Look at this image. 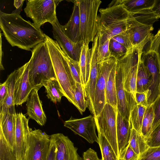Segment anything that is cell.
Listing matches in <instances>:
<instances>
[{"instance_id": "obj_14", "label": "cell", "mask_w": 160, "mask_h": 160, "mask_svg": "<svg viewBox=\"0 0 160 160\" xmlns=\"http://www.w3.org/2000/svg\"><path fill=\"white\" fill-rule=\"evenodd\" d=\"M29 62L17 69L15 85L14 102L15 105H22L26 102L33 88L29 76Z\"/></svg>"}, {"instance_id": "obj_3", "label": "cell", "mask_w": 160, "mask_h": 160, "mask_svg": "<svg viewBox=\"0 0 160 160\" xmlns=\"http://www.w3.org/2000/svg\"><path fill=\"white\" fill-rule=\"evenodd\" d=\"M45 43L48 51L56 78L58 82L64 96L78 109L73 91L75 89L76 82L71 73L63 51L55 40L45 34Z\"/></svg>"}, {"instance_id": "obj_50", "label": "cell", "mask_w": 160, "mask_h": 160, "mask_svg": "<svg viewBox=\"0 0 160 160\" xmlns=\"http://www.w3.org/2000/svg\"><path fill=\"white\" fill-rule=\"evenodd\" d=\"M152 11L160 18V0H155L151 9Z\"/></svg>"}, {"instance_id": "obj_34", "label": "cell", "mask_w": 160, "mask_h": 160, "mask_svg": "<svg viewBox=\"0 0 160 160\" xmlns=\"http://www.w3.org/2000/svg\"><path fill=\"white\" fill-rule=\"evenodd\" d=\"M98 144L100 149L102 160H118L110 144L106 138L101 134H98Z\"/></svg>"}, {"instance_id": "obj_5", "label": "cell", "mask_w": 160, "mask_h": 160, "mask_svg": "<svg viewBox=\"0 0 160 160\" xmlns=\"http://www.w3.org/2000/svg\"><path fill=\"white\" fill-rule=\"evenodd\" d=\"M80 13V43L89 44L98 33V15L100 0H77Z\"/></svg>"}, {"instance_id": "obj_39", "label": "cell", "mask_w": 160, "mask_h": 160, "mask_svg": "<svg viewBox=\"0 0 160 160\" xmlns=\"http://www.w3.org/2000/svg\"><path fill=\"white\" fill-rule=\"evenodd\" d=\"M110 39L108 40L102 44L98 45L97 58L98 64L108 60L112 57L109 49Z\"/></svg>"}, {"instance_id": "obj_38", "label": "cell", "mask_w": 160, "mask_h": 160, "mask_svg": "<svg viewBox=\"0 0 160 160\" xmlns=\"http://www.w3.org/2000/svg\"><path fill=\"white\" fill-rule=\"evenodd\" d=\"M63 52L64 56L69 65L72 75L76 82L82 84L79 62L72 59Z\"/></svg>"}, {"instance_id": "obj_29", "label": "cell", "mask_w": 160, "mask_h": 160, "mask_svg": "<svg viewBox=\"0 0 160 160\" xmlns=\"http://www.w3.org/2000/svg\"><path fill=\"white\" fill-rule=\"evenodd\" d=\"M160 18L154 13L151 9H146L130 13V19L133 22L142 24L153 26L154 22Z\"/></svg>"}, {"instance_id": "obj_13", "label": "cell", "mask_w": 160, "mask_h": 160, "mask_svg": "<svg viewBox=\"0 0 160 160\" xmlns=\"http://www.w3.org/2000/svg\"><path fill=\"white\" fill-rule=\"evenodd\" d=\"M64 126L76 134L82 137L88 142L93 143L96 142L98 144L99 139L96 129V125L94 116L92 115L80 119L72 117L64 122Z\"/></svg>"}, {"instance_id": "obj_10", "label": "cell", "mask_w": 160, "mask_h": 160, "mask_svg": "<svg viewBox=\"0 0 160 160\" xmlns=\"http://www.w3.org/2000/svg\"><path fill=\"white\" fill-rule=\"evenodd\" d=\"M117 63V60L112 57L99 64V70L96 85L93 102L94 117L98 116L106 104L105 90L110 73Z\"/></svg>"}, {"instance_id": "obj_43", "label": "cell", "mask_w": 160, "mask_h": 160, "mask_svg": "<svg viewBox=\"0 0 160 160\" xmlns=\"http://www.w3.org/2000/svg\"><path fill=\"white\" fill-rule=\"evenodd\" d=\"M148 50L156 52L160 61V29L157 34L153 36L150 42Z\"/></svg>"}, {"instance_id": "obj_40", "label": "cell", "mask_w": 160, "mask_h": 160, "mask_svg": "<svg viewBox=\"0 0 160 160\" xmlns=\"http://www.w3.org/2000/svg\"><path fill=\"white\" fill-rule=\"evenodd\" d=\"M139 160H160V146L149 147L140 156Z\"/></svg>"}, {"instance_id": "obj_20", "label": "cell", "mask_w": 160, "mask_h": 160, "mask_svg": "<svg viewBox=\"0 0 160 160\" xmlns=\"http://www.w3.org/2000/svg\"><path fill=\"white\" fill-rule=\"evenodd\" d=\"M115 79L117 110L122 117L130 121V108L128 92L124 88L121 71L117 63Z\"/></svg>"}, {"instance_id": "obj_47", "label": "cell", "mask_w": 160, "mask_h": 160, "mask_svg": "<svg viewBox=\"0 0 160 160\" xmlns=\"http://www.w3.org/2000/svg\"><path fill=\"white\" fill-rule=\"evenodd\" d=\"M81 160H102L99 159L96 152L93 149L89 148L84 152Z\"/></svg>"}, {"instance_id": "obj_31", "label": "cell", "mask_w": 160, "mask_h": 160, "mask_svg": "<svg viewBox=\"0 0 160 160\" xmlns=\"http://www.w3.org/2000/svg\"><path fill=\"white\" fill-rule=\"evenodd\" d=\"M155 0H121L122 3L130 13L151 9Z\"/></svg>"}, {"instance_id": "obj_6", "label": "cell", "mask_w": 160, "mask_h": 160, "mask_svg": "<svg viewBox=\"0 0 160 160\" xmlns=\"http://www.w3.org/2000/svg\"><path fill=\"white\" fill-rule=\"evenodd\" d=\"M148 42L133 46L128 50L125 55L117 60V64L121 71L124 88L135 98L138 65L143 48Z\"/></svg>"}, {"instance_id": "obj_15", "label": "cell", "mask_w": 160, "mask_h": 160, "mask_svg": "<svg viewBox=\"0 0 160 160\" xmlns=\"http://www.w3.org/2000/svg\"><path fill=\"white\" fill-rule=\"evenodd\" d=\"M15 131L16 155L17 160H23L26 151V143L30 132L28 119L22 112L16 114Z\"/></svg>"}, {"instance_id": "obj_17", "label": "cell", "mask_w": 160, "mask_h": 160, "mask_svg": "<svg viewBox=\"0 0 160 160\" xmlns=\"http://www.w3.org/2000/svg\"><path fill=\"white\" fill-rule=\"evenodd\" d=\"M56 147V160H81L78 149L68 136L57 133L51 135Z\"/></svg>"}, {"instance_id": "obj_2", "label": "cell", "mask_w": 160, "mask_h": 160, "mask_svg": "<svg viewBox=\"0 0 160 160\" xmlns=\"http://www.w3.org/2000/svg\"><path fill=\"white\" fill-rule=\"evenodd\" d=\"M98 15V45L123 32L127 28L130 13L122 3L121 0L112 1L105 8H100Z\"/></svg>"}, {"instance_id": "obj_41", "label": "cell", "mask_w": 160, "mask_h": 160, "mask_svg": "<svg viewBox=\"0 0 160 160\" xmlns=\"http://www.w3.org/2000/svg\"><path fill=\"white\" fill-rule=\"evenodd\" d=\"M146 141L149 147L160 146V124L152 130Z\"/></svg>"}, {"instance_id": "obj_49", "label": "cell", "mask_w": 160, "mask_h": 160, "mask_svg": "<svg viewBox=\"0 0 160 160\" xmlns=\"http://www.w3.org/2000/svg\"><path fill=\"white\" fill-rule=\"evenodd\" d=\"M8 93V87L6 81L0 85V107L2 106L5 100Z\"/></svg>"}, {"instance_id": "obj_23", "label": "cell", "mask_w": 160, "mask_h": 160, "mask_svg": "<svg viewBox=\"0 0 160 160\" xmlns=\"http://www.w3.org/2000/svg\"><path fill=\"white\" fill-rule=\"evenodd\" d=\"M132 128L130 121L122 117L117 110V135L119 158L122 151L129 144Z\"/></svg>"}, {"instance_id": "obj_21", "label": "cell", "mask_w": 160, "mask_h": 160, "mask_svg": "<svg viewBox=\"0 0 160 160\" xmlns=\"http://www.w3.org/2000/svg\"><path fill=\"white\" fill-rule=\"evenodd\" d=\"M0 131L16 155L15 131L16 113L0 111Z\"/></svg>"}, {"instance_id": "obj_19", "label": "cell", "mask_w": 160, "mask_h": 160, "mask_svg": "<svg viewBox=\"0 0 160 160\" xmlns=\"http://www.w3.org/2000/svg\"><path fill=\"white\" fill-rule=\"evenodd\" d=\"M39 89L35 87L31 91L26 101L27 114L29 118L43 126L46 122L47 118L43 109L42 102L38 95V91Z\"/></svg>"}, {"instance_id": "obj_8", "label": "cell", "mask_w": 160, "mask_h": 160, "mask_svg": "<svg viewBox=\"0 0 160 160\" xmlns=\"http://www.w3.org/2000/svg\"><path fill=\"white\" fill-rule=\"evenodd\" d=\"M58 1L54 0H28L24 11L38 28L45 23L51 24L56 20V7Z\"/></svg>"}, {"instance_id": "obj_26", "label": "cell", "mask_w": 160, "mask_h": 160, "mask_svg": "<svg viewBox=\"0 0 160 160\" xmlns=\"http://www.w3.org/2000/svg\"><path fill=\"white\" fill-rule=\"evenodd\" d=\"M88 45L82 44L79 61L81 82L83 89L88 82L90 74V48Z\"/></svg>"}, {"instance_id": "obj_45", "label": "cell", "mask_w": 160, "mask_h": 160, "mask_svg": "<svg viewBox=\"0 0 160 160\" xmlns=\"http://www.w3.org/2000/svg\"><path fill=\"white\" fill-rule=\"evenodd\" d=\"M111 38L119 42L125 46L128 50L133 47L128 36L125 32L120 33Z\"/></svg>"}, {"instance_id": "obj_22", "label": "cell", "mask_w": 160, "mask_h": 160, "mask_svg": "<svg viewBox=\"0 0 160 160\" xmlns=\"http://www.w3.org/2000/svg\"><path fill=\"white\" fill-rule=\"evenodd\" d=\"M73 2V11L70 19L66 24L61 27L64 34L70 39L74 43H80L79 10L77 0Z\"/></svg>"}, {"instance_id": "obj_33", "label": "cell", "mask_w": 160, "mask_h": 160, "mask_svg": "<svg viewBox=\"0 0 160 160\" xmlns=\"http://www.w3.org/2000/svg\"><path fill=\"white\" fill-rule=\"evenodd\" d=\"M154 118V110L152 104L146 108L142 124L141 134L146 139L152 132Z\"/></svg>"}, {"instance_id": "obj_32", "label": "cell", "mask_w": 160, "mask_h": 160, "mask_svg": "<svg viewBox=\"0 0 160 160\" xmlns=\"http://www.w3.org/2000/svg\"><path fill=\"white\" fill-rule=\"evenodd\" d=\"M43 86L45 88L47 98L54 103L60 102L62 97L64 96L56 78L49 80Z\"/></svg>"}, {"instance_id": "obj_42", "label": "cell", "mask_w": 160, "mask_h": 160, "mask_svg": "<svg viewBox=\"0 0 160 160\" xmlns=\"http://www.w3.org/2000/svg\"><path fill=\"white\" fill-rule=\"evenodd\" d=\"M139 158L128 144L121 153L119 160H139Z\"/></svg>"}, {"instance_id": "obj_35", "label": "cell", "mask_w": 160, "mask_h": 160, "mask_svg": "<svg viewBox=\"0 0 160 160\" xmlns=\"http://www.w3.org/2000/svg\"><path fill=\"white\" fill-rule=\"evenodd\" d=\"M0 160H17L16 155L1 131H0Z\"/></svg>"}, {"instance_id": "obj_25", "label": "cell", "mask_w": 160, "mask_h": 160, "mask_svg": "<svg viewBox=\"0 0 160 160\" xmlns=\"http://www.w3.org/2000/svg\"><path fill=\"white\" fill-rule=\"evenodd\" d=\"M152 83V79L151 74L140 60L137 74L136 92H145L146 93Z\"/></svg>"}, {"instance_id": "obj_11", "label": "cell", "mask_w": 160, "mask_h": 160, "mask_svg": "<svg viewBox=\"0 0 160 160\" xmlns=\"http://www.w3.org/2000/svg\"><path fill=\"white\" fill-rule=\"evenodd\" d=\"M140 60L152 77V83L147 97L148 102L152 103L160 95V61L157 53L150 50L142 51Z\"/></svg>"}, {"instance_id": "obj_51", "label": "cell", "mask_w": 160, "mask_h": 160, "mask_svg": "<svg viewBox=\"0 0 160 160\" xmlns=\"http://www.w3.org/2000/svg\"><path fill=\"white\" fill-rule=\"evenodd\" d=\"M24 0H14V5L16 9L12 12L20 14Z\"/></svg>"}, {"instance_id": "obj_24", "label": "cell", "mask_w": 160, "mask_h": 160, "mask_svg": "<svg viewBox=\"0 0 160 160\" xmlns=\"http://www.w3.org/2000/svg\"><path fill=\"white\" fill-rule=\"evenodd\" d=\"M17 74V69L15 70L8 76L6 81L8 87L6 98L2 106L0 111H6L12 113H16L14 102L15 85Z\"/></svg>"}, {"instance_id": "obj_44", "label": "cell", "mask_w": 160, "mask_h": 160, "mask_svg": "<svg viewBox=\"0 0 160 160\" xmlns=\"http://www.w3.org/2000/svg\"><path fill=\"white\" fill-rule=\"evenodd\" d=\"M152 104L154 113L152 127V130L158 125L160 124V95Z\"/></svg>"}, {"instance_id": "obj_52", "label": "cell", "mask_w": 160, "mask_h": 160, "mask_svg": "<svg viewBox=\"0 0 160 160\" xmlns=\"http://www.w3.org/2000/svg\"><path fill=\"white\" fill-rule=\"evenodd\" d=\"M1 54H0V70H4V68L2 65V58L3 56V52L2 50V40H1Z\"/></svg>"}, {"instance_id": "obj_46", "label": "cell", "mask_w": 160, "mask_h": 160, "mask_svg": "<svg viewBox=\"0 0 160 160\" xmlns=\"http://www.w3.org/2000/svg\"><path fill=\"white\" fill-rule=\"evenodd\" d=\"M135 99L137 104L148 106L147 94L146 92H136L135 95Z\"/></svg>"}, {"instance_id": "obj_18", "label": "cell", "mask_w": 160, "mask_h": 160, "mask_svg": "<svg viewBox=\"0 0 160 160\" xmlns=\"http://www.w3.org/2000/svg\"><path fill=\"white\" fill-rule=\"evenodd\" d=\"M153 29V26L135 23L131 20L130 18L125 32L132 46H138L152 39L153 36L151 32Z\"/></svg>"}, {"instance_id": "obj_9", "label": "cell", "mask_w": 160, "mask_h": 160, "mask_svg": "<svg viewBox=\"0 0 160 160\" xmlns=\"http://www.w3.org/2000/svg\"><path fill=\"white\" fill-rule=\"evenodd\" d=\"M51 141V135L39 129L30 128L23 160H46Z\"/></svg>"}, {"instance_id": "obj_30", "label": "cell", "mask_w": 160, "mask_h": 160, "mask_svg": "<svg viewBox=\"0 0 160 160\" xmlns=\"http://www.w3.org/2000/svg\"><path fill=\"white\" fill-rule=\"evenodd\" d=\"M129 144L139 156L149 147L145 138L133 128L131 129Z\"/></svg>"}, {"instance_id": "obj_37", "label": "cell", "mask_w": 160, "mask_h": 160, "mask_svg": "<svg viewBox=\"0 0 160 160\" xmlns=\"http://www.w3.org/2000/svg\"><path fill=\"white\" fill-rule=\"evenodd\" d=\"M109 49L111 57L117 60L125 55L128 50L125 46L112 38L110 40Z\"/></svg>"}, {"instance_id": "obj_28", "label": "cell", "mask_w": 160, "mask_h": 160, "mask_svg": "<svg viewBox=\"0 0 160 160\" xmlns=\"http://www.w3.org/2000/svg\"><path fill=\"white\" fill-rule=\"evenodd\" d=\"M117 63L110 72L106 83L105 90L106 103L110 105L116 109L117 100L115 76Z\"/></svg>"}, {"instance_id": "obj_7", "label": "cell", "mask_w": 160, "mask_h": 160, "mask_svg": "<svg viewBox=\"0 0 160 160\" xmlns=\"http://www.w3.org/2000/svg\"><path fill=\"white\" fill-rule=\"evenodd\" d=\"M117 109L106 103L99 114L94 118L98 134L106 138L119 160L117 135Z\"/></svg>"}, {"instance_id": "obj_12", "label": "cell", "mask_w": 160, "mask_h": 160, "mask_svg": "<svg viewBox=\"0 0 160 160\" xmlns=\"http://www.w3.org/2000/svg\"><path fill=\"white\" fill-rule=\"evenodd\" d=\"M98 38L99 35L97 34L92 42V47L90 48V74L88 82L83 89L87 107L93 115L94 93L99 67L97 58Z\"/></svg>"}, {"instance_id": "obj_27", "label": "cell", "mask_w": 160, "mask_h": 160, "mask_svg": "<svg viewBox=\"0 0 160 160\" xmlns=\"http://www.w3.org/2000/svg\"><path fill=\"white\" fill-rule=\"evenodd\" d=\"M130 120L132 128L141 134L142 121L146 107L137 104L135 100L130 103Z\"/></svg>"}, {"instance_id": "obj_4", "label": "cell", "mask_w": 160, "mask_h": 160, "mask_svg": "<svg viewBox=\"0 0 160 160\" xmlns=\"http://www.w3.org/2000/svg\"><path fill=\"white\" fill-rule=\"evenodd\" d=\"M31 51L29 61V80L33 88L40 89L47 82L56 77L45 42L39 44Z\"/></svg>"}, {"instance_id": "obj_48", "label": "cell", "mask_w": 160, "mask_h": 160, "mask_svg": "<svg viewBox=\"0 0 160 160\" xmlns=\"http://www.w3.org/2000/svg\"><path fill=\"white\" fill-rule=\"evenodd\" d=\"M56 147L55 142L51 136V141L46 160H56Z\"/></svg>"}, {"instance_id": "obj_1", "label": "cell", "mask_w": 160, "mask_h": 160, "mask_svg": "<svg viewBox=\"0 0 160 160\" xmlns=\"http://www.w3.org/2000/svg\"><path fill=\"white\" fill-rule=\"evenodd\" d=\"M0 28L12 46L24 50L31 51L45 40V34L40 28L18 13L9 14L0 11Z\"/></svg>"}, {"instance_id": "obj_16", "label": "cell", "mask_w": 160, "mask_h": 160, "mask_svg": "<svg viewBox=\"0 0 160 160\" xmlns=\"http://www.w3.org/2000/svg\"><path fill=\"white\" fill-rule=\"evenodd\" d=\"M52 25L54 38L63 52L71 58L79 62L82 45L73 42L66 36L58 18Z\"/></svg>"}, {"instance_id": "obj_36", "label": "cell", "mask_w": 160, "mask_h": 160, "mask_svg": "<svg viewBox=\"0 0 160 160\" xmlns=\"http://www.w3.org/2000/svg\"><path fill=\"white\" fill-rule=\"evenodd\" d=\"M75 89L73 91L75 101L78 107V110L81 114L85 111L87 107V103L85 98L83 88L82 84L76 82Z\"/></svg>"}]
</instances>
